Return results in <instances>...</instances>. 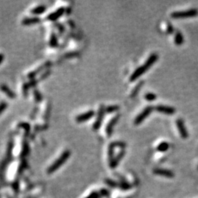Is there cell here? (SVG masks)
<instances>
[{"label":"cell","instance_id":"6da1fadb","mask_svg":"<svg viewBox=\"0 0 198 198\" xmlns=\"http://www.w3.org/2000/svg\"><path fill=\"white\" fill-rule=\"evenodd\" d=\"M157 60L158 55L156 54H152L149 57L148 59L147 60V61L145 62V64L142 66H140V67L138 68L137 70H135V71L131 74L129 80L131 81V82H134L136 79H138L141 75L145 74V73L157 61Z\"/></svg>","mask_w":198,"mask_h":198},{"label":"cell","instance_id":"7a4b0ae2","mask_svg":"<svg viewBox=\"0 0 198 198\" xmlns=\"http://www.w3.org/2000/svg\"><path fill=\"white\" fill-rule=\"evenodd\" d=\"M198 15V10L196 8L189 9L185 11H175L171 14V17L174 19L186 18L189 17H194Z\"/></svg>","mask_w":198,"mask_h":198},{"label":"cell","instance_id":"3957f363","mask_svg":"<svg viewBox=\"0 0 198 198\" xmlns=\"http://www.w3.org/2000/svg\"><path fill=\"white\" fill-rule=\"evenodd\" d=\"M153 107L151 106H148V107H145L144 110L142 111L141 113H139L138 116L135 118L134 120V124L135 125H139L142 122H143L145 120L147 117L150 115L152 112H153Z\"/></svg>","mask_w":198,"mask_h":198},{"label":"cell","instance_id":"277c9868","mask_svg":"<svg viewBox=\"0 0 198 198\" xmlns=\"http://www.w3.org/2000/svg\"><path fill=\"white\" fill-rule=\"evenodd\" d=\"M106 112V109L104 108V107L103 105L101 106L100 107L99 114H98V118L96 119V122H95L94 125H93V129L94 130H98L101 126V123H102L103 119H104V114Z\"/></svg>","mask_w":198,"mask_h":198},{"label":"cell","instance_id":"5b68a950","mask_svg":"<svg viewBox=\"0 0 198 198\" xmlns=\"http://www.w3.org/2000/svg\"><path fill=\"white\" fill-rule=\"evenodd\" d=\"M176 126L177 127H178V131L179 133H180V135L181 136L182 138H187L188 136V131L184 125V122L183 121L182 119H178V120H176Z\"/></svg>","mask_w":198,"mask_h":198},{"label":"cell","instance_id":"8992f818","mask_svg":"<svg viewBox=\"0 0 198 198\" xmlns=\"http://www.w3.org/2000/svg\"><path fill=\"white\" fill-rule=\"evenodd\" d=\"M155 109L160 113L165 114V115H172L175 113V109L173 107H168V106L164 105H157L155 107Z\"/></svg>","mask_w":198,"mask_h":198},{"label":"cell","instance_id":"52a82bcc","mask_svg":"<svg viewBox=\"0 0 198 198\" xmlns=\"http://www.w3.org/2000/svg\"><path fill=\"white\" fill-rule=\"evenodd\" d=\"M120 115H117L114 117L113 118H112V120L109 122L108 125L106 127V132H107V135L108 137H110L112 135V132H113V129L115 127V126L116 125V123H118V121L120 119Z\"/></svg>","mask_w":198,"mask_h":198},{"label":"cell","instance_id":"ba28073f","mask_svg":"<svg viewBox=\"0 0 198 198\" xmlns=\"http://www.w3.org/2000/svg\"><path fill=\"white\" fill-rule=\"evenodd\" d=\"M69 154L70 153L68 151L64 152L63 154L61 156V157H60L59 158H58V159L56 161V162H55L54 164L52 166V167H51V169H50L51 170L53 171L54 169L57 168V167H60L62 164H63V163L65 162V161H66V160L68 158V157L69 156Z\"/></svg>","mask_w":198,"mask_h":198},{"label":"cell","instance_id":"9c48e42d","mask_svg":"<svg viewBox=\"0 0 198 198\" xmlns=\"http://www.w3.org/2000/svg\"><path fill=\"white\" fill-rule=\"evenodd\" d=\"M153 172L156 175H162V176L167 177V178H172L174 175L173 172L165 169H155L153 170Z\"/></svg>","mask_w":198,"mask_h":198},{"label":"cell","instance_id":"30bf717a","mask_svg":"<svg viewBox=\"0 0 198 198\" xmlns=\"http://www.w3.org/2000/svg\"><path fill=\"white\" fill-rule=\"evenodd\" d=\"M94 115V112L93 111H89V112H86V113L82 114V115H79L78 117H77V121L79 122V123H81V122H84V121H87L89 119L92 118Z\"/></svg>","mask_w":198,"mask_h":198},{"label":"cell","instance_id":"8fae6325","mask_svg":"<svg viewBox=\"0 0 198 198\" xmlns=\"http://www.w3.org/2000/svg\"><path fill=\"white\" fill-rule=\"evenodd\" d=\"M64 11H65L64 8H63V7H61V8H59L58 10H57L56 11H55L54 13L50 14V15L48 16V19L51 20V21H54V20L57 19V18H59L60 16H61V15H63V13H64Z\"/></svg>","mask_w":198,"mask_h":198},{"label":"cell","instance_id":"7c38bea8","mask_svg":"<svg viewBox=\"0 0 198 198\" xmlns=\"http://www.w3.org/2000/svg\"><path fill=\"white\" fill-rule=\"evenodd\" d=\"M125 154V151L124 150H122L120 153H119V154L118 156H116L115 158H113V160H112V162L110 163V166L112 167H115L117 165H118V164L119 162H120V161L121 160V158L123 157V156H124Z\"/></svg>","mask_w":198,"mask_h":198},{"label":"cell","instance_id":"4fadbf2b","mask_svg":"<svg viewBox=\"0 0 198 198\" xmlns=\"http://www.w3.org/2000/svg\"><path fill=\"white\" fill-rule=\"evenodd\" d=\"M143 85H144V81H141V82H139L137 85V86H136L135 88H134V90H132V92H131V98L135 97V96L138 94L139 91L141 90V88H142V87L143 86Z\"/></svg>","mask_w":198,"mask_h":198},{"label":"cell","instance_id":"5bb4252c","mask_svg":"<svg viewBox=\"0 0 198 198\" xmlns=\"http://www.w3.org/2000/svg\"><path fill=\"white\" fill-rule=\"evenodd\" d=\"M174 40H175V43L178 46L181 45V44L183 43V37L180 31L176 32V33H175V38H174Z\"/></svg>","mask_w":198,"mask_h":198},{"label":"cell","instance_id":"9a60e30c","mask_svg":"<svg viewBox=\"0 0 198 198\" xmlns=\"http://www.w3.org/2000/svg\"><path fill=\"white\" fill-rule=\"evenodd\" d=\"M40 21V19L38 18H26L22 21V24L24 25H30V24H34L38 23Z\"/></svg>","mask_w":198,"mask_h":198},{"label":"cell","instance_id":"2e32d148","mask_svg":"<svg viewBox=\"0 0 198 198\" xmlns=\"http://www.w3.org/2000/svg\"><path fill=\"white\" fill-rule=\"evenodd\" d=\"M46 9V7L45 6L40 5L38 6V7H35V8L32 10V13L33 14H37V15H38V14H41L43 13H44Z\"/></svg>","mask_w":198,"mask_h":198},{"label":"cell","instance_id":"e0dca14e","mask_svg":"<svg viewBox=\"0 0 198 198\" xmlns=\"http://www.w3.org/2000/svg\"><path fill=\"white\" fill-rule=\"evenodd\" d=\"M168 148H169V144L167 143V142H161V143L159 144L157 147V150L158 151L161 152L166 151V150H168Z\"/></svg>","mask_w":198,"mask_h":198},{"label":"cell","instance_id":"ac0fdd59","mask_svg":"<svg viewBox=\"0 0 198 198\" xmlns=\"http://www.w3.org/2000/svg\"><path fill=\"white\" fill-rule=\"evenodd\" d=\"M1 89L2 90L3 92H4V93H6V95H7V96H8L9 97L11 98V99H13V98L15 97V94H14V93H13V92L11 91V90L9 89L8 88H7V87L2 86L1 88Z\"/></svg>","mask_w":198,"mask_h":198},{"label":"cell","instance_id":"d6986e66","mask_svg":"<svg viewBox=\"0 0 198 198\" xmlns=\"http://www.w3.org/2000/svg\"><path fill=\"white\" fill-rule=\"evenodd\" d=\"M119 109H120V107L117 105L109 106L107 108H106V112H107V113H112V112H116V111H118Z\"/></svg>","mask_w":198,"mask_h":198},{"label":"cell","instance_id":"ffe728a7","mask_svg":"<svg viewBox=\"0 0 198 198\" xmlns=\"http://www.w3.org/2000/svg\"><path fill=\"white\" fill-rule=\"evenodd\" d=\"M145 99L147 100L148 101H153L156 99V96L154 93H146V95L145 96Z\"/></svg>","mask_w":198,"mask_h":198},{"label":"cell","instance_id":"44dd1931","mask_svg":"<svg viewBox=\"0 0 198 198\" xmlns=\"http://www.w3.org/2000/svg\"><path fill=\"white\" fill-rule=\"evenodd\" d=\"M167 32L169 33V34H171V33H173L174 32V28H173V26H172L171 24H169V23L167 24Z\"/></svg>","mask_w":198,"mask_h":198},{"label":"cell","instance_id":"7402d4cb","mask_svg":"<svg viewBox=\"0 0 198 198\" xmlns=\"http://www.w3.org/2000/svg\"><path fill=\"white\" fill-rule=\"evenodd\" d=\"M6 107H7V104H6L5 103H1V104H0V114L5 109Z\"/></svg>","mask_w":198,"mask_h":198},{"label":"cell","instance_id":"603a6c76","mask_svg":"<svg viewBox=\"0 0 198 198\" xmlns=\"http://www.w3.org/2000/svg\"><path fill=\"white\" fill-rule=\"evenodd\" d=\"M2 60H3V55L2 54H0V63H1V62H2Z\"/></svg>","mask_w":198,"mask_h":198}]
</instances>
